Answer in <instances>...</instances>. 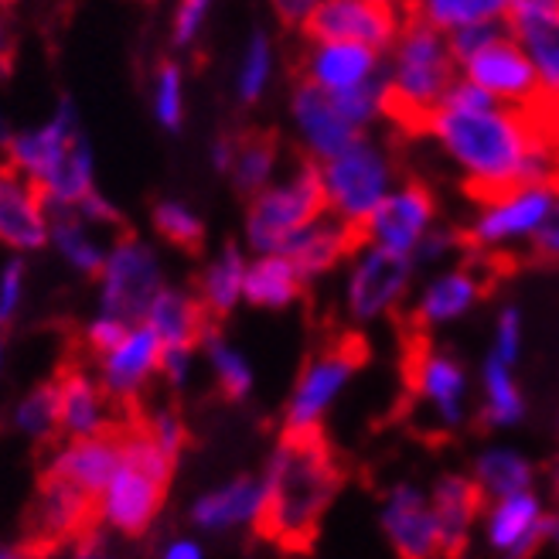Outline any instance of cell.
Wrapping results in <instances>:
<instances>
[{
	"instance_id": "obj_39",
	"label": "cell",
	"mask_w": 559,
	"mask_h": 559,
	"mask_svg": "<svg viewBox=\"0 0 559 559\" xmlns=\"http://www.w3.org/2000/svg\"><path fill=\"white\" fill-rule=\"evenodd\" d=\"M151 117L164 133H178L188 120V75L178 59H160L147 86Z\"/></svg>"
},
{
	"instance_id": "obj_52",
	"label": "cell",
	"mask_w": 559,
	"mask_h": 559,
	"mask_svg": "<svg viewBox=\"0 0 559 559\" xmlns=\"http://www.w3.org/2000/svg\"><path fill=\"white\" fill-rule=\"evenodd\" d=\"M72 212H79L82 218H90L93 226H99V229H114V226H120V209L106 199L103 191H93L86 202L82 205H75Z\"/></svg>"
},
{
	"instance_id": "obj_59",
	"label": "cell",
	"mask_w": 559,
	"mask_h": 559,
	"mask_svg": "<svg viewBox=\"0 0 559 559\" xmlns=\"http://www.w3.org/2000/svg\"><path fill=\"white\" fill-rule=\"evenodd\" d=\"M546 543H552L556 552H559V519H549V536H546Z\"/></svg>"
},
{
	"instance_id": "obj_22",
	"label": "cell",
	"mask_w": 559,
	"mask_h": 559,
	"mask_svg": "<svg viewBox=\"0 0 559 559\" xmlns=\"http://www.w3.org/2000/svg\"><path fill=\"white\" fill-rule=\"evenodd\" d=\"M59 433L66 440H82V437H99L114 433L117 413L114 400L106 396L96 372L86 369H66L59 379Z\"/></svg>"
},
{
	"instance_id": "obj_30",
	"label": "cell",
	"mask_w": 559,
	"mask_h": 559,
	"mask_svg": "<svg viewBox=\"0 0 559 559\" xmlns=\"http://www.w3.org/2000/svg\"><path fill=\"white\" fill-rule=\"evenodd\" d=\"M304 287V276L287 253H257L246 263L242 304L260 307V311H287L290 304H297Z\"/></svg>"
},
{
	"instance_id": "obj_17",
	"label": "cell",
	"mask_w": 559,
	"mask_h": 559,
	"mask_svg": "<svg viewBox=\"0 0 559 559\" xmlns=\"http://www.w3.org/2000/svg\"><path fill=\"white\" fill-rule=\"evenodd\" d=\"M549 519L552 515L546 512L543 498L533 488L506 498H491L481 522L485 543L501 559H525L528 552H536V546L546 543Z\"/></svg>"
},
{
	"instance_id": "obj_41",
	"label": "cell",
	"mask_w": 559,
	"mask_h": 559,
	"mask_svg": "<svg viewBox=\"0 0 559 559\" xmlns=\"http://www.w3.org/2000/svg\"><path fill=\"white\" fill-rule=\"evenodd\" d=\"M151 229L160 242L175 246V249H199L205 242V218L185 199H175V194H164V199L154 202L151 209Z\"/></svg>"
},
{
	"instance_id": "obj_36",
	"label": "cell",
	"mask_w": 559,
	"mask_h": 559,
	"mask_svg": "<svg viewBox=\"0 0 559 559\" xmlns=\"http://www.w3.org/2000/svg\"><path fill=\"white\" fill-rule=\"evenodd\" d=\"M280 171V140L270 133H242L236 136V151L229 160L226 178L246 199H253L270 181H276Z\"/></svg>"
},
{
	"instance_id": "obj_49",
	"label": "cell",
	"mask_w": 559,
	"mask_h": 559,
	"mask_svg": "<svg viewBox=\"0 0 559 559\" xmlns=\"http://www.w3.org/2000/svg\"><path fill=\"white\" fill-rule=\"evenodd\" d=\"M194 361H199V348H164L160 379H167V385L175 389H185L194 376Z\"/></svg>"
},
{
	"instance_id": "obj_45",
	"label": "cell",
	"mask_w": 559,
	"mask_h": 559,
	"mask_svg": "<svg viewBox=\"0 0 559 559\" xmlns=\"http://www.w3.org/2000/svg\"><path fill=\"white\" fill-rule=\"evenodd\" d=\"M27 300V266L21 257L0 263V328H11Z\"/></svg>"
},
{
	"instance_id": "obj_42",
	"label": "cell",
	"mask_w": 559,
	"mask_h": 559,
	"mask_svg": "<svg viewBox=\"0 0 559 559\" xmlns=\"http://www.w3.org/2000/svg\"><path fill=\"white\" fill-rule=\"evenodd\" d=\"M11 427L27 440H51L59 433V385L41 382L11 409Z\"/></svg>"
},
{
	"instance_id": "obj_60",
	"label": "cell",
	"mask_w": 559,
	"mask_h": 559,
	"mask_svg": "<svg viewBox=\"0 0 559 559\" xmlns=\"http://www.w3.org/2000/svg\"><path fill=\"white\" fill-rule=\"evenodd\" d=\"M0 559H24L14 546H0Z\"/></svg>"
},
{
	"instance_id": "obj_43",
	"label": "cell",
	"mask_w": 559,
	"mask_h": 559,
	"mask_svg": "<svg viewBox=\"0 0 559 559\" xmlns=\"http://www.w3.org/2000/svg\"><path fill=\"white\" fill-rule=\"evenodd\" d=\"M215 0H175L171 8V21H167V41L178 55L194 51L205 35V27L212 21Z\"/></svg>"
},
{
	"instance_id": "obj_19",
	"label": "cell",
	"mask_w": 559,
	"mask_h": 559,
	"mask_svg": "<svg viewBox=\"0 0 559 559\" xmlns=\"http://www.w3.org/2000/svg\"><path fill=\"white\" fill-rule=\"evenodd\" d=\"M51 209L35 181L0 164V246L14 257L38 253L48 246Z\"/></svg>"
},
{
	"instance_id": "obj_58",
	"label": "cell",
	"mask_w": 559,
	"mask_h": 559,
	"mask_svg": "<svg viewBox=\"0 0 559 559\" xmlns=\"http://www.w3.org/2000/svg\"><path fill=\"white\" fill-rule=\"evenodd\" d=\"M14 136V127L4 120V117H0V154H4V147H8V140Z\"/></svg>"
},
{
	"instance_id": "obj_3",
	"label": "cell",
	"mask_w": 559,
	"mask_h": 559,
	"mask_svg": "<svg viewBox=\"0 0 559 559\" xmlns=\"http://www.w3.org/2000/svg\"><path fill=\"white\" fill-rule=\"evenodd\" d=\"M175 464L151 443L144 430L123 433V454L106 488L96 495V522L106 533L140 536L157 522L167 488L175 478Z\"/></svg>"
},
{
	"instance_id": "obj_9",
	"label": "cell",
	"mask_w": 559,
	"mask_h": 559,
	"mask_svg": "<svg viewBox=\"0 0 559 559\" xmlns=\"http://www.w3.org/2000/svg\"><path fill=\"white\" fill-rule=\"evenodd\" d=\"M481 205L485 209L478 212V218H474L471 229H467V242L474 249L495 253V249H501V246H515V242L533 239L539 222L556 205V188L522 185V188L495 194V199H488Z\"/></svg>"
},
{
	"instance_id": "obj_1",
	"label": "cell",
	"mask_w": 559,
	"mask_h": 559,
	"mask_svg": "<svg viewBox=\"0 0 559 559\" xmlns=\"http://www.w3.org/2000/svg\"><path fill=\"white\" fill-rule=\"evenodd\" d=\"M266 509L260 528L280 546L300 549L314 539L324 512L342 488V471L318 433H287L263 467Z\"/></svg>"
},
{
	"instance_id": "obj_18",
	"label": "cell",
	"mask_w": 559,
	"mask_h": 559,
	"mask_svg": "<svg viewBox=\"0 0 559 559\" xmlns=\"http://www.w3.org/2000/svg\"><path fill=\"white\" fill-rule=\"evenodd\" d=\"M263 478L260 474H239V478H229L194 495V501L188 506V519L205 536H226L239 533V528H257L263 522Z\"/></svg>"
},
{
	"instance_id": "obj_5",
	"label": "cell",
	"mask_w": 559,
	"mask_h": 559,
	"mask_svg": "<svg viewBox=\"0 0 559 559\" xmlns=\"http://www.w3.org/2000/svg\"><path fill=\"white\" fill-rule=\"evenodd\" d=\"M328 215L342 218L355 233L366 229L369 215L393 191L396 167L393 157L372 136H358L342 154L318 164Z\"/></svg>"
},
{
	"instance_id": "obj_53",
	"label": "cell",
	"mask_w": 559,
	"mask_h": 559,
	"mask_svg": "<svg viewBox=\"0 0 559 559\" xmlns=\"http://www.w3.org/2000/svg\"><path fill=\"white\" fill-rule=\"evenodd\" d=\"M270 8H273L280 24L304 27L307 21H311V14L321 8V0H270Z\"/></svg>"
},
{
	"instance_id": "obj_33",
	"label": "cell",
	"mask_w": 559,
	"mask_h": 559,
	"mask_svg": "<svg viewBox=\"0 0 559 559\" xmlns=\"http://www.w3.org/2000/svg\"><path fill=\"white\" fill-rule=\"evenodd\" d=\"M246 263L249 257L239 246H222L218 253L205 260V266L199 270V284H194V297H199L209 318H226L242 304Z\"/></svg>"
},
{
	"instance_id": "obj_51",
	"label": "cell",
	"mask_w": 559,
	"mask_h": 559,
	"mask_svg": "<svg viewBox=\"0 0 559 559\" xmlns=\"http://www.w3.org/2000/svg\"><path fill=\"white\" fill-rule=\"evenodd\" d=\"M55 559H114L109 556V546H106V539L99 536V533H79L75 539H69V543H62L59 546V556Z\"/></svg>"
},
{
	"instance_id": "obj_26",
	"label": "cell",
	"mask_w": 559,
	"mask_h": 559,
	"mask_svg": "<svg viewBox=\"0 0 559 559\" xmlns=\"http://www.w3.org/2000/svg\"><path fill=\"white\" fill-rule=\"evenodd\" d=\"M90 519H96V501L79 488L45 474L35 498V533L55 546H62L79 533H86Z\"/></svg>"
},
{
	"instance_id": "obj_24",
	"label": "cell",
	"mask_w": 559,
	"mask_h": 559,
	"mask_svg": "<svg viewBox=\"0 0 559 559\" xmlns=\"http://www.w3.org/2000/svg\"><path fill=\"white\" fill-rule=\"evenodd\" d=\"M358 246H361V233H355L352 226H345L342 218L324 212L304 233H297L290 239V246L284 249V253L290 257V263L304 276V284H311V280H321L331 270H338Z\"/></svg>"
},
{
	"instance_id": "obj_63",
	"label": "cell",
	"mask_w": 559,
	"mask_h": 559,
	"mask_svg": "<svg viewBox=\"0 0 559 559\" xmlns=\"http://www.w3.org/2000/svg\"><path fill=\"white\" fill-rule=\"evenodd\" d=\"M11 8V0H0V11H8Z\"/></svg>"
},
{
	"instance_id": "obj_7",
	"label": "cell",
	"mask_w": 559,
	"mask_h": 559,
	"mask_svg": "<svg viewBox=\"0 0 559 559\" xmlns=\"http://www.w3.org/2000/svg\"><path fill=\"white\" fill-rule=\"evenodd\" d=\"M358 366H361V348L355 342H338L318 352L300 369L290 389L287 406H284V430L294 437L321 433L331 409L348 393Z\"/></svg>"
},
{
	"instance_id": "obj_15",
	"label": "cell",
	"mask_w": 559,
	"mask_h": 559,
	"mask_svg": "<svg viewBox=\"0 0 559 559\" xmlns=\"http://www.w3.org/2000/svg\"><path fill=\"white\" fill-rule=\"evenodd\" d=\"M379 525L385 543L400 559H437L443 556L440 528L433 519L430 491L413 481H400L385 491L379 506Z\"/></svg>"
},
{
	"instance_id": "obj_10",
	"label": "cell",
	"mask_w": 559,
	"mask_h": 559,
	"mask_svg": "<svg viewBox=\"0 0 559 559\" xmlns=\"http://www.w3.org/2000/svg\"><path fill=\"white\" fill-rule=\"evenodd\" d=\"M396 0H321L304 24L307 41H352L366 48H393L400 35Z\"/></svg>"
},
{
	"instance_id": "obj_20",
	"label": "cell",
	"mask_w": 559,
	"mask_h": 559,
	"mask_svg": "<svg viewBox=\"0 0 559 559\" xmlns=\"http://www.w3.org/2000/svg\"><path fill=\"white\" fill-rule=\"evenodd\" d=\"M467 79L474 86H481L488 96L512 103V106H533L536 99H543L536 69L528 62V55L522 51L519 41L501 35L498 41H491L488 48H481L478 55H471L467 62H461Z\"/></svg>"
},
{
	"instance_id": "obj_54",
	"label": "cell",
	"mask_w": 559,
	"mask_h": 559,
	"mask_svg": "<svg viewBox=\"0 0 559 559\" xmlns=\"http://www.w3.org/2000/svg\"><path fill=\"white\" fill-rule=\"evenodd\" d=\"M157 559H209L202 539L194 536H178V539H167L157 552Z\"/></svg>"
},
{
	"instance_id": "obj_2",
	"label": "cell",
	"mask_w": 559,
	"mask_h": 559,
	"mask_svg": "<svg viewBox=\"0 0 559 559\" xmlns=\"http://www.w3.org/2000/svg\"><path fill=\"white\" fill-rule=\"evenodd\" d=\"M454 86V55L440 32L406 21L393 41V62L382 72V117L403 133H427V120Z\"/></svg>"
},
{
	"instance_id": "obj_37",
	"label": "cell",
	"mask_w": 559,
	"mask_h": 559,
	"mask_svg": "<svg viewBox=\"0 0 559 559\" xmlns=\"http://www.w3.org/2000/svg\"><path fill=\"white\" fill-rule=\"evenodd\" d=\"M471 481L491 501V498H506V495L533 488L536 471L528 464V457L512 451V447H488V451L474 457Z\"/></svg>"
},
{
	"instance_id": "obj_21",
	"label": "cell",
	"mask_w": 559,
	"mask_h": 559,
	"mask_svg": "<svg viewBox=\"0 0 559 559\" xmlns=\"http://www.w3.org/2000/svg\"><path fill=\"white\" fill-rule=\"evenodd\" d=\"M382 75V59L376 48L352 41H307L300 55V79L324 93H345Z\"/></svg>"
},
{
	"instance_id": "obj_6",
	"label": "cell",
	"mask_w": 559,
	"mask_h": 559,
	"mask_svg": "<svg viewBox=\"0 0 559 559\" xmlns=\"http://www.w3.org/2000/svg\"><path fill=\"white\" fill-rule=\"evenodd\" d=\"M164 287L167 270L160 249L140 236H117L96 273V311L136 324Z\"/></svg>"
},
{
	"instance_id": "obj_47",
	"label": "cell",
	"mask_w": 559,
	"mask_h": 559,
	"mask_svg": "<svg viewBox=\"0 0 559 559\" xmlns=\"http://www.w3.org/2000/svg\"><path fill=\"white\" fill-rule=\"evenodd\" d=\"M506 35V27L501 21H488V24H471V27H461V32H451V55L457 62H467L471 55H478L481 48H488L491 41H498Z\"/></svg>"
},
{
	"instance_id": "obj_61",
	"label": "cell",
	"mask_w": 559,
	"mask_h": 559,
	"mask_svg": "<svg viewBox=\"0 0 559 559\" xmlns=\"http://www.w3.org/2000/svg\"><path fill=\"white\" fill-rule=\"evenodd\" d=\"M552 491H556V498H559V464H556V471H552Z\"/></svg>"
},
{
	"instance_id": "obj_11",
	"label": "cell",
	"mask_w": 559,
	"mask_h": 559,
	"mask_svg": "<svg viewBox=\"0 0 559 559\" xmlns=\"http://www.w3.org/2000/svg\"><path fill=\"white\" fill-rule=\"evenodd\" d=\"M160 355L164 345L157 334L144 321H136L120 334V342L96 355V379L109 400L130 406L147 393L154 379H160Z\"/></svg>"
},
{
	"instance_id": "obj_34",
	"label": "cell",
	"mask_w": 559,
	"mask_h": 559,
	"mask_svg": "<svg viewBox=\"0 0 559 559\" xmlns=\"http://www.w3.org/2000/svg\"><path fill=\"white\" fill-rule=\"evenodd\" d=\"M273 75H276V45L270 32L253 27L233 66V99L246 109L263 103L273 86Z\"/></svg>"
},
{
	"instance_id": "obj_31",
	"label": "cell",
	"mask_w": 559,
	"mask_h": 559,
	"mask_svg": "<svg viewBox=\"0 0 559 559\" xmlns=\"http://www.w3.org/2000/svg\"><path fill=\"white\" fill-rule=\"evenodd\" d=\"M45 202L51 212L62 209H75L90 199L93 191H99V178H96V151L93 140L82 133L75 144L66 151V157L48 171V178L38 185Z\"/></svg>"
},
{
	"instance_id": "obj_44",
	"label": "cell",
	"mask_w": 559,
	"mask_h": 559,
	"mask_svg": "<svg viewBox=\"0 0 559 559\" xmlns=\"http://www.w3.org/2000/svg\"><path fill=\"white\" fill-rule=\"evenodd\" d=\"M140 430H144L151 437V443L157 447V451H164L171 461L181 457L185 443H188V427L185 419L178 416V409L171 406H157L144 416V424H140Z\"/></svg>"
},
{
	"instance_id": "obj_12",
	"label": "cell",
	"mask_w": 559,
	"mask_h": 559,
	"mask_svg": "<svg viewBox=\"0 0 559 559\" xmlns=\"http://www.w3.org/2000/svg\"><path fill=\"white\" fill-rule=\"evenodd\" d=\"M433 218H437L433 191L424 181H406L389 191L382 205L369 215L366 229H361V242L393 249V253L403 257H416L419 242L433 229Z\"/></svg>"
},
{
	"instance_id": "obj_55",
	"label": "cell",
	"mask_w": 559,
	"mask_h": 559,
	"mask_svg": "<svg viewBox=\"0 0 559 559\" xmlns=\"http://www.w3.org/2000/svg\"><path fill=\"white\" fill-rule=\"evenodd\" d=\"M14 55H17L14 24H11L8 11H0V79L11 75V69H14Z\"/></svg>"
},
{
	"instance_id": "obj_56",
	"label": "cell",
	"mask_w": 559,
	"mask_h": 559,
	"mask_svg": "<svg viewBox=\"0 0 559 559\" xmlns=\"http://www.w3.org/2000/svg\"><path fill=\"white\" fill-rule=\"evenodd\" d=\"M233 151H236V136H229V133L215 136L212 144H209V164H212V171L226 175L229 171V160H233Z\"/></svg>"
},
{
	"instance_id": "obj_27",
	"label": "cell",
	"mask_w": 559,
	"mask_h": 559,
	"mask_svg": "<svg viewBox=\"0 0 559 559\" xmlns=\"http://www.w3.org/2000/svg\"><path fill=\"white\" fill-rule=\"evenodd\" d=\"M144 324L157 334L164 348H199L209 331V314L199 297H194V290L167 284L151 300Z\"/></svg>"
},
{
	"instance_id": "obj_14",
	"label": "cell",
	"mask_w": 559,
	"mask_h": 559,
	"mask_svg": "<svg viewBox=\"0 0 559 559\" xmlns=\"http://www.w3.org/2000/svg\"><path fill=\"white\" fill-rule=\"evenodd\" d=\"M82 133H86V130H82L75 103L59 99L41 123L14 130V136L8 140V147H4V164L11 167V171L24 175L27 181L41 185L51 167L66 157V151L75 144Z\"/></svg>"
},
{
	"instance_id": "obj_13",
	"label": "cell",
	"mask_w": 559,
	"mask_h": 559,
	"mask_svg": "<svg viewBox=\"0 0 559 559\" xmlns=\"http://www.w3.org/2000/svg\"><path fill=\"white\" fill-rule=\"evenodd\" d=\"M290 127L300 151L314 164H324L328 157L342 154L348 144H355L358 136H366L345 117L338 99L304 79L290 93Z\"/></svg>"
},
{
	"instance_id": "obj_29",
	"label": "cell",
	"mask_w": 559,
	"mask_h": 559,
	"mask_svg": "<svg viewBox=\"0 0 559 559\" xmlns=\"http://www.w3.org/2000/svg\"><path fill=\"white\" fill-rule=\"evenodd\" d=\"M512 32L536 69L543 96L559 103V4L546 11H522L509 14Z\"/></svg>"
},
{
	"instance_id": "obj_32",
	"label": "cell",
	"mask_w": 559,
	"mask_h": 559,
	"mask_svg": "<svg viewBox=\"0 0 559 559\" xmlns=\"http://www.w3.org/2000/svg\"><path fill=\"white\" fill-rule=\"evenodd\" d=\"M106 229L93 226L90 218H82L72 209L62 212H51V229H48V246L59 253V260L79 273V276H96L103 260H106V249L109 242L103 239Z\"/></svg>"
},
{
	"instance_id": "obj_57",
	"label": "cell",
	"mask_w": 559,
	"mask_h": 559,
	"mask_svg": "<svg viewBox=\"0 0 559 559\" xmlns=\"http://www.w3.org/2000/svg\"><path fill=\"white\" fill-rule=\"evenodd\" d=\"M4 379H8V342L0 338V389H4Z\"/></svg>"
},
{
	"instance_id": "obj_46",
	"label": "cell",
	"mask_w": 559,
	"mask_h": 559,
	"mask_svg": "<svg viewBox=\"0 0 559 559\" xmlns=\"http://www.w3.org/2000/svg\"><path fill=\"white\" fill-rule=\"evenodd\" d=\"M522 338H525V328H522L519 307H506L491 331V358L506 361V366H515L522 355Z\"/></svg>"
},
{
	"instance_id": "obj_38",
	"label": "cell",
	"mask_w": 559,
	"mask_h": 559,
	"mask_svg": "<svg viewBox=\"0 0 559 559\" xmlns=\"http://www.w3.org/2000/svg\"><path fill=\"white\" fill-rule=\"evenodd\" d=\"M199 348H202V358H205V366H209L212 382L229 400H246L249 393H253L257 369H253V361H249V355L233 338H226V334H218V331L209 328Z\"/></svg>"
},
{
	"instance_id": "obj_4",
	"label": "cell",
	"mask_w": 559,
	"mask_h": 559,
	"mask_svg": "<svg viewBox=\"0 0 559 559\" xmlns=\"http://www.w3.org/2000/svg\"><path fill=\"white\" fill-rule=\"evenodd\" d=\"M328 212L321 171L314 160L297 164L290 175L270 181L263 191H257L246 205L242 218V239L246 249L257 253H284L290 239L304 233L314 218Z\"/></svg>"
},
{
	"instance_id": "obj_23",
	"label": "cell",
	"mask_w": 559,
	"mask_h": 559,
	"mask_svg": "<svg viewBox=\"0 0 559 559\" xmlns=\"http://www.w3.org/2000/svg\"><path fill=\"white\" fill-rule=\"evenodd\" d=\"M123 454V437L120 433H99V437H82V440H62L59 451L51 454L48 471L51 478H59L82 495H96L106 488L109 474L117 471Z\"/></svg>"
},
{
	"instance_id": "obj_8",
	"label": "cell",
	"mask_w": 559,
	"mask_h": 559,
	"mask_svg": "<svg viewBox=\"0 0 559 559\" xmlns=\"http://www.w3.org/2000/svg\"><path fill=\"white\" fill-rule=\"evenodd\" d=\"M409 280H413V257L361 242L348 257V273L342 287L345 314L355 324H372L389 318L403 304Z\"/></svg>"
},
{
	"instance_id": "obj_16",
	"label": "cell",
	"mask_w": 559,
	"mask_h": 559,
	"mask_svg": "<svg viewBox=\"0 0 559 559\" xmlns=\"http://www.w3.org/2000/svg\"><path fill=\"white\" fill-rule=\"evenodd\" d=\"M409 385L416 403L433 416V424L457 430L467 419L471 382L464 366L451 352L419 348L409 361Z\"/></svg>"
},
{
	"instance_id": "obj_48",
	"label": "cell",
	"mask_w": 559,
	"mask_h": 559,
	"mask_svg": "<svg viewBox=\"0 0 559 559\" xmlns=\"http://www.w3.org/2000/svg\"><path fill=\"white\" fill-rule=\"evenodd\" d=\"M528 253L539 263H559V202L539 222V229L528 239Z\"/></svg>"
},
{
	"instance_id": "obj_25",
	"label": "cell",
	"mask_w": 559,
	"mask_h": 559,
	"mask_svg": "<svg viewBox=\"0 0 559 559\" xmlns=\"http://www.w3.org/2000/svg\"><path fill=\"white\" fill-rule=\"evenodd\" d=\"M430 506L440 528L443 556H454L467 546L481 515V491L474 488L471 474H443L430 488Z\"/></svg>"
},
{
	"instance_id": "obj_50",
	"label": "cell",
	"mask_w": 559,
	"mask_h": 559,
	"mask_svg": "<svg viewBox=\"0 0 559 559\" xmlns=\"http://www.w3.org/2000/svg\"><path fill=\"white\" fill-rule=\"evenodd\" d=\"M130 324L120 321V318H109L103 311H96L90 321H86V331H82V338H86V345L93 348V355L106 352L114 342H120V334L127 331Z\"/></svg>"
},
{
	"instance_id": "obj_28",
	"label": "cell",
	"mask_w": 559,
	"mask_h": 559,
	"mask_svg": "<svg viewBox=\"0 0 559 559\" xmlns=\"http://www.w3.org/2000/svg\"><path fill=\"white\" fill-rule=\"evenodd\" d=\"M481 280L474 270H451L433 276L413 304V321L419 328H443L461 321L481 297Z\"/></svg>"
},
{
	"instance_id": "obj_62",
	"label": "cell",
	"mask_w": 559,
	"mask_h": 559,
	"mask_svg": "<svg viewBox=\"0 0 559 559\" xmlns=\"http://www.w3.org/2000/svg\"><path fill=\"white\" fill-rule=\"evenodd\" d=\"M556 140H559V106H556Z\"/></svg>"
},
{
	"instance_id": "obj_40",
	"label": "cell",
	"mask_w": 559,
	"mask_h": 559,
	"mask_svg": "<svg viewBox=\"0 0 559 559\" xmlns=\"http://www.w3.org/2000/svg\"><path fill=\"white\" fill-rule=\"evenodd\" d=\"M481 413L491 427H515L525 416V396L515 379V366H506L488 355L485 372H481Z\"/></svg>"
},
{
	"instance_id": "obj_35",
	"label": "cell",
	"mask_w": 559,
	"mask_h": 559,
	"mask_svg": "<svg viewBox=\"0 0 559 559\" xmlns=\"http://www.w3.org/2000/svg\"><path fill=\"white\" fill-rule=\"evenodd\" d=\"M406 21H419L433 32H461L471 24L509 17L512 0H403Z\"/></svg>"
}]
</instances>
